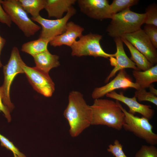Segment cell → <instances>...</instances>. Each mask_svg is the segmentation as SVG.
<instances>
[{
    "mask_svg": "<svg viewBox=\"0 0 157 157\" xmlns=\"http://www.w3.org/2000/svg\"><path fill=\"white\" fill-rule=\"evenodd\" d=\"M77 3L81 11L90 18L102 20L111 19L113 15L108 0H78Z\"/></svg>",
    "mask_w": 157,
    "mask_h": 157,
    "instance_id": "cell-12",
    "label": "cell"
},
{
    "mask_svg": "<svg viewBox=\"0 0 157 157\" xmlns=\"http://www.w3.org/2000/svg\"><path fill=\"white\" fill-rule=\"evenodd\" d=\"M129 88L136 90L140 88L138 84L132 81L125 69H122L119 70L115 77L109 82L101 87L95 88L91 96L94 99H99L116 89Z\"/></svg>",
    "mask_w": 157,
    "mask_h": 157,
    "instance_id": "cell-11",
    "label": "cell"
},
{
    "mask_svg": "<svg viewBox=\"0 0 157 157\" xmlns=\"http://www.w3.org/2000/svg\"><path fill=\"white\" fill-rule=\"evenodd\" d=\"M27 13L35 17L40 15V12L45 8L46 0H18Z\"/></svg>",
    "mask_w": 157,
    "mask_h": 157,
    "instance_id": "cell-21",
    "label": "cell"
},
{
    "mask_svg": "<svg viewBox=\"0 0 157 157\" xmlns=\"http://www.w3.org/2000/svg\"><path fill=\"white\" fill-rule=\"evenodd\" d=\"M1 0H0V22L11 27L12 21L8 15L4 11L1 4Z\"/></svg>",
    "mask_w": 157,
    "mask_h": 157,
    "instance_id": "cell-29",
    "label": "cell"
},
{
    "mask_svg": "<svg viewBox=\"0 0 157 157\" xmlns=\"http://www.w3.org/2000/svg\"><path fill=\"white\" fill-rule=\"evenodd\" d=\"M90 106L92 113L91 125L106 126L118 131L122 129L125 116L116 101L96 99Z\"/></svg>",
    "mask_w": 157,
    "mask_h": 157,
    "instance_id": "cell-2",
    "label": "cell"
},
{
    "mask_svg": "<svg viewBox=\"0 0 157 157\" xmlns=\"http://www.w3.org/2000/svg\"><path fill=\"white\" fill-rule=\"evenodd\" d=\"M84 29L72 21L67 23L66 30L62 34L53 38L49 43L53 47L65 45L70 47L76 38L82 35Z\"/></svg>",
    "mask_w": 157,
    "mask_h": 157,
    "instance_id": "cell-15",
    "label": "cell"
},
{
    "mask_svg": "<svg viewBox=\"0 0 157 157\" xmlns=\"http://www.w3.org/2000/svg\"><path fill=\"white\" fill-rule=\"evenodd\" d=\"M121 38L129 50L131 54L130 59L135 63L139 71H144L154 66L130 43L126 40Z\"/></svg>",
    "mask_w": 157,
    "mask_h": 157,
    "instance_id": "cell-19",
    "label": "cell"
},
{
    "mask_svg": "<svg viewBox=\"0 0 157 157\" xmlns=\"http://www.w3.org/2000/svg\"><path fill=\"white\" fill-rule=\"evenodd\" d=\"M132 74L140 88H148L153 83L157 81V65L144 71L133 70Z\"/></svg>",
    "mask_w": 157,
    "mask_h": 157,
    "instance_id": "cell-18",
    "label": "cell"
},
{
    "mask_svg": "<svg viewBox=\"0 0 157 157\" xmlns=\"http://www.w3.org/2000/svg\"><path fill=\"white\" fill-rule=\"evenodd\" d=\"M145 17V13H137L128 8L113 14L107 31L112 37L121 38L125 34L134 32L141 29Z\"/></svg>",
    "mask_w": 157,
    "mask_h": 157,
    "instance_id": "cell-3",
    "label": "cell"
},
{
    "mask_svg": "<svg viewBox=\"0 0 157 157\" xmlns=\"http://www.w3.org/2000/svg\"><path fill=\"white\" fill-rule=\"evenodd\" d=\"M24 63L21 58L18 48L16 47H13L8 63L3 67L4 79L3 84L1 86L3 104L10 111H12L14 108L10 98V86L17 75L24 73L22 66Z\"/></svg>",
    "mask_w": 157,
    "mask_h": 157,
    "instance_id": "cell-6",
    "label": "cell"
},
{
    "mask_svg": "<svg viewBox=\"0 0 157 157\" xmlns=\"http://www.w3.org/2000/svg\"><path fill=\"white\" fill-rule=\"evenodd\" d=\"M68 99L63 115L69 126V134L74 138L91 125L92 113L90 106L87 104L83 94L80 92H70Z\"/></svg>",
    "mask_w": 157,
    "mask_h": 157,
    "instance_id": "cell-1",
    "label": "cell"
},
{
    "mask_svg": "<svg viewBox=\"0 0 157 157\" xmlns=\"http://www.w3.org/2000/svg\"><path fill=\"white\" fill-rule=\"evenodd\" d=\"M106 95L126 105L129 108L128 112L131 114L134 115L135 113H138L149 120L152 119L154 116L155 111L151 106L140 103L135 96L129 98L125 96L122 92L118 93L115 91L108 93Z\"/></svg>",
    "mask_w": 157,
    "mask_h": 157,
    "instance_id": "cell-13",
    "label": "cell"
},
{
    "mask_svg": "<svg viewBox=\"0 0 157 157\" xmlns=\"http://www.w3.org/2000/svg\"><path fill=\"white\" fill-rule=\"evenodd\" d=\"M22 66L24 73L33 89L45 97H51L55 87L49 74L38 70L35 67H29L25 63Z\"/></svg>",
    "mask_w": 157,
    "mask_h": 157,
    "instance_id": "cell-9",
    "label": "cell"
},
{
    "mask_svg": "<svg viewBox=\"0 0 157 157\" xmlns=\"http://www.w3.org/2000/svg\"><path fill=\"white\" fill-rule=\"evenodd\" d=\"M76 12L75 9L72 6L66 15L60 19H48L43 18L40 15L36 17H31V19L41 26L42 29L39 38L50 41L53 38L63 34L65 31L68 20Z\"/></svg>",
    "mask_w": 157,
    "mask_h": 157,
    "instance_id": "cell-8",
    "label": "cell"
},
{
    "mask_svg": "<svg viewBox=\"0 0 157 157\" xmlns=\"http://www.w3.org/2000/svg\"><path fill=\"white\" fill-rule=\"evenodd\" d=\"M116 47V51L114 54L116 57V63L114 68L111 71L105 80L108 83L109 80L113 77L119 70L127 68L139 70L135 63L129 58L126 54L123 46V42L121 38H114Z\"/></svg>",
    "mask_w": 157,
    "mask_h": 157,
    "instance_id": "cell-14",
    "label": "cell"
},
{
    "mask_svg": "<svg viewBox=\"0 0 157 157\" xmlns=\"http://www.w3.org/2000/svg\"><path fill=\"white\" fill-rule=\"evenodd\" d=\"M1 4L12 22L17 25L26 37L33 35L40 29V26L29 17L18 0H1Z\"/></svg>",
    "mask_w": 157,
    "mask_h": 157,
    "instance_id": "cell-5",
    "label": "cell"
},
{
    "mask_svg": "<svg viewBox=\"0 0 157 157\" xmlns=\"http://www.w3.org/2000/svg\"><path fill=\"white\" fill-rule=\"evenodd\" d=\"M139 1L138 0H113L110 5L111 12L114 14L121 12L137 4Z\"/></svg>",
    "mask_w": 157,
    "mask_h": 157,
    "instance_id": "cell-22",
    "label": "cell"
},
{
    "mask_svg": "<svg viewBox=\"0 0 157 157\" xmlns=\"http://www.w3.org/2000/svg\"><path fill=\"white\" fill-rule=\"evenodd\" d=\"M149 92L154 95L157 96V90L154 87V86L151 84L149 88Z\"/></svg>",
    "mask_w": 157,
    "mask_h": 157,
    "instance_id": "cell-32",
    "label": "cell"
},
{
    "mask_svg": "<svg viewBox=\"0 0 157 157\" xmlns=\"http://www.w3.org/2000/svg\"><path fill=\"white\" fill-rule=\"evenodd\" d=\"M102 37L101 35L91 33L82 35L70 47L72 56L78 57L89 56L105 58L114 57V54L107 53L102 49L100 43Z\"/></svg>",
    "mask_w": 157,
    "mask_h": 157,
    "instance_id": "cell-7",
    "label": "cell"
},
{
    "mask_svg": "<svg viewBox=\"0 0 157 157\" xmlns=\"http://www.w3.org/2000/svg\"><path fill=\"white\" fill-rule=\"evenodd\" d=\"M3 95L1 87H0V111L3 112L8 122L11 120V117L10 114V111L8 108L3 104Z\"/></svg>",
    "mask_w": 157,
    "mask_h": 157,
    "instance_id": "cell-30",
    "label": "cell"
},
{
    "mask_svg": "<svg viewBox=\"0 0 157 157\" xmlns=\"http://www.w3.org/2000/svg\"><path fill=\"white\" fill-rule=\"evenodd\" d=\"M135 157H157V148L154 145H142Z\"/></svg>",
    "mask_w": 157,
    "mask_h": 157,
    "instance_id": "cell-25",
    "label": "cell"
},
{
    "mask_svg": "<svg viewBox=\"0 0 157 157\" xmlns=\"http://www.w3.org/2000/svg\"><path fill=\"white\" fill-rule=\"evenodd\" d=\"M76 0H46L44 9L49 17L57 19L63 17L64 13L75 4Z\"/></svg>",
    "mask_w": 157,
    "mask_h": 157,
    "instance_id": "cell-17",
    "label": "cell"
},
{
    "mask_svg": "<svg viewBox=\"0 0 157 157\" xmlns=\"http://www.w3.org/2000/svg\"><path fill=\"white\" fill-rule=\"evenodd\" d=\"M33 57L35 64V67L47 74L52 69L60 65L59 56L51 54L48 49Z\"/></svg>",
    "mask_w": 157,
    "mask_h": 157,
    "instance_id": "cell-16",
    "label": "cell"
},
{
    "mask_svg": "<svg viewBox=\"0 0 157 157\" xmlns=\"http://www.w3.org/2000/svg\"><path fill=\"white\" fill-rule=\"evenodd\" d=\"M146 17L144 23L157 26V6L156 3L149 6L145 10Z\"/></svg>",
    "mask_w": 157,
    "mask_h": 157,
    "instance_id": "cell-23",
    "label": "cell"
},
{
    "mask_svg": "<svg viewBox=\"0 0 157 157\" xmlns=\"http://www.w3.org/2000/svg\"><path fill=\"white\" fill-rule=\"evenodd\" d=\"M6 42L5 39L1 37L0 35V55L1 51L3 48ZM2 65L0 59V67H2Z\"/></svg>",
    "mask_w": 157,
    "mask_h": 157,
    "instance_id": "cell-31",
    "label": "cell"
},
{
    "mask_svg": "<svg viewBox=\"0 0 157 157\" xmlns=\"http://www.w3.org/2000/svg\"><path fill=\"white\" fill-rule=\"evenodd\" d=\"M134 96L139 102L148 101L157 106V96L149 92H147L146 89L140 88L136 90L135 92Z\"/></svg>",
    "mask_w": 157,
    "mask_h": 157,
    "instance_id": "cell-24",
    "label": "cell"
},
{
    "mask_svg": "<svg viewBox=\"0 0 157 157\" xmlns=\"http://www.w3.org/2000/svg\"><path fill=\"white\" fill-rule=\"evenodd\" d=\"M49 42L48 40L38 38L24 43L21 50L33 56L47 50Z\"/></svg>",
    "mask_w": 157,
    "mask_h": 157,
    "instance_id": "cell-20",
    "label": "cell"
},
{
    "mask_svg": "<svg viewBox=\"0 0 157 157\" xmlns=\"http://www.w3.org/2000/svg\"><path fill=\"white\" fill-rule=\"evenodd\" d=\"M151 42L157 48V26L151 24H146L143 30Z\"/></svg>",
    "mask_w": 157,
    "mask_h": 157,
    "instance_id": "cell-27",
    "label": "cell"
},
{
    "mask_svg": "<svg viewBox=\"0 0 157 157\" xmlns=\"http://www.w3.org/2000/svg\"><path fill=\"white\" fill-rule=\"evenodd\" d=\"M0 142L1 145L10 150L13 154H15L19 157H26L23 153L20 152L13 142L6 137L0 134Z\"/></svg>",
    "mask_w": 157,
    "mask_h": 157,
    "instance_id": "cell-26",
    "label": "cell"
},
{
    "mask_svg": "<svg viewBox=\"0 0 157 157\" xmlns=\"http://www.w3.org/2000/svg\"><path fill=\"white\" fill-rule=\"evenodd\" d=\"M14 157H19L17 155L15 154H13Z\"/></svg>",
    "mask_w": 157,
    "mask_h": 157,
    "instance_id": "cell-33",
    "label": "cell"
},
{
    "mask_svg": "<svg viewBox=\"0 0 157 157\" xmlns=\"http://www.w3.org/2000/svg\"><path fill=\"white\" fill-rule=\"evenodd\" d=\"M115 101L125 115V122L122 128L150 145L156 144L157 134L153 131V126L149 120L144 117H139L129 113L119 101L117 100Z\"/></svg>",
    "mask_w": 157,
    "mask_h": 157,
    "instance_id": "cell-4",
    "label": "cell"
},
{
    "mask_svg": "<svg viewBox=\"0 0 157 157\" xmlns=\"http://www.w3.org/2000/svg\"><path fill=\"white\" fill-rule=\"evenodd\" d=\"M122 147L119 140L116 139L115 140L113 144H110L108 146L107 150L115 157H128L124 153Z\"/></svg>",
    "mask_w": 157,
    "mask_h": 157,
    "instance_id": "cell-28",
    "label": "cell"
},
{
    "mask_svg": "<svg viewBox=\"0 0 157 157\" xmlns=\"http://www.w3.org/2000/svg\"><path fill=\"white\" fill-rule=\"evenodd\" d=\"M121 38L130 43L151 63L156 64L157 50L143 30L141 28L134 32L125 34Z\"/></svg>",
    "mask_w": 157,
    "mask_h": 157,
    "instance_id": "cell-10",
    "label": "cell"
}]
</instances>
